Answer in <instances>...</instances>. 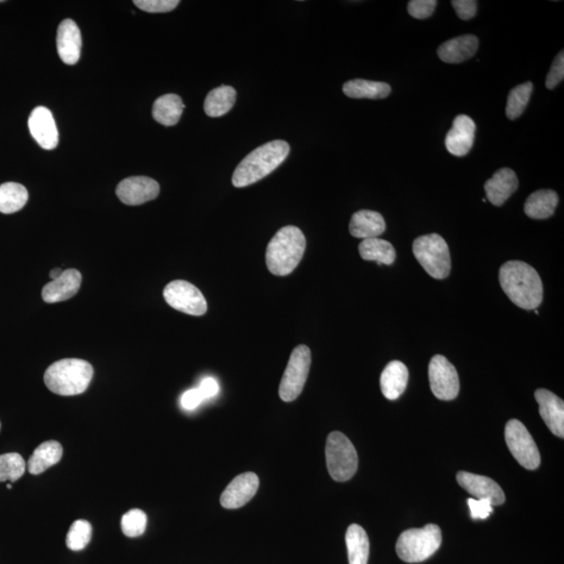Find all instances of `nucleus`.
Returning <instances> with one entry per match:
<instances>
[{
	"mask_svg": "<svg viewBox=\"0 0 564 564\" xmlns=\"http://www.w3.org/2000/svg\"><path fill=\"white\" fill-rule=\"evenodd\" d=\"M413 253L432 278L444 279L449 275V249L441 235L432 234L417 237L413 243Z\"/></svg>",
	"mask_w": 564,
	"mask_h": 564,
	"instance_id": "nucleus-6",
	"label": "nucleus"
},
{
	"mask_svg": "<svg viewBox=\"0 0 564 564\" xmlns=\"http://www.w3.org/2000/svg\"><path fill=\"white\" fill-rule=\"evenodd\" d=\"M27 468L23 457L17 453L0 455V482H16Z\"/></svg>",
	"mask_w": 564,
	"mask_h": 564,
	"instance_id": "nucleus-33",
	"label": "nucleus"
},
{
	"mask_svg": "<svg viewBox=\"0 0 564 564\" xmlns=\"http://www.w3.org/2000/svg\"><path fill=\"white\" fill-rule=\"evenodd\" d=\"M62 273H63L62 269L59 268H56V269H52V271H50L49 276H50V278H52V280H55V279H58L60 276L62 275Z\"/></svg>",
	"mask_w": 564,
	"mask_h": 564,
	"instance_id": "nucleus-43",
	"label": "nucleus"
},
{
	"mask_svg": "<svg viewBox=\"0 0 564 564\" xmlns=\"http://www.w3.org/2000/svg\"><path fill=\"white\" fill-rule=\"evenodd\" d=\"M475 130L472 118L464 115L457 116L445 138V147L449 152L456 157L467 155L474 146Z\"/></svg>",
	"mask_w": 564,
	"mask_h": 564,
	"instance_id": "nucleus-16",
	"label": "nucleus"
},
{
	"mask_svg": "<svg viewBox=\"0 0 564 564\" xmlns=\"http://www.w3.org/2000/svg\"><path fill=\"white\" fill-rule=\"evenodd\" d=\"M409 380V372L404 363H389L380 376V389L389 400H397L404 394Z\"/></svg>",
	"mask_w": 564,
	"mask_h": 564,
	"instance_id": "nucleus-22",
	"label": "nucleus"
},
{
	"mask_svg": "<svg viewBox=\"0 0 564 564\" xmlns=\"http://www.w3.org/2000/svg\"><path fill=\"white\" fill-rule=\"evenodd\" d=\"M81 284V275L78 269L63 271L58 279L49 282L42 290V298L47 303H61L77 295Z\"/></svg>",
	"mask_w": 564,
	"mask_h": 564,
	"instance_id": "nucleus-19",
	"label": "nucleus"
},
{
	"mask_svg": "<svg viewBox=\"0 0 564 564\" xmlns=\"http://www.w3.org/2000/svg\"><path fill=\"white\" fill-rule=\"evenodd\" d=\"M345 539H346L349 564H367L370 545L366 531L359 525H350Z\"/></svg>",
	"mask_w": 564,
	"mask_h": 564,
	"instance_id": "nucleus-30",
	"label": "nucleus"
},
{
	"mask_svg": "<svg viewBox=\"0 0 564 564\" xmlns=\"http://www.w3.org/2000/svg\"><path fill=\"white\" fill-rule=\"evenodd\" d=\"M305 236L295 226H286L269 241L266 252L269 271L276 276H286L297 268L305 252Z\"/></svg>",
	"mask_w": 564,
	"mask_h": 564,
	"instance_id": "nucleus-3",
	"label": "nucleus"
},
{
	"mask_svg": "<svg viewBox=\"0 0 564 564\" xmlns=\"http://www.w3.org/2000/svg\"><path fill=\"white\" fill-rule=\"evenodd\" d=\"M167 304L173 309L191 316H203L207 312V303L197 286L185 280L169 282L163 291Z\"/></svg>",
	"mask_w": 564,
	"mask_h": 564,
	"instance_id": "nucleus-10",
	"label": "nucleus"
},
{
	"mask_svg": "<svg viewBox=\"0 0 564 564\" xmlns=\"http://www.w3.org/2000/svg\"><path fill=\"white\" fill-rule=\"evenodd\" d=\"M429 380L432 394L440 400H453L460 391L459 376L447 357L432 356L429 366Z\"/></svg>",
	"mask_w": 564,
	"mask_h": 564,
	"instance_id": "nucleus-11",
	"label": "nucleus"
},
{
	"mask_svg": "<svg viewBox=\"0 0 564 564\" xmlns=\"http://www.w3.org/2000/svg\"><path fill=\"white\" fill-rule=\"evenodd\" d=\"M487 199L494 206L503 205L518 188L517 175L511 168H500L486 181Z\"/></svg>",
	"mask_w": 564,
	"mask_h": 564,
	"instance_id": "nucleus-20",
	"label": "nucleus"
},
{
	"mask_svg": "<svg viewBox=\"0 0 564 564\" xmlns=\"http://www.w3.org/2000/svg\"><path fill=\"white\" fill-rule=\"evenodd\" d=\"M184 107L177 94H165L155 100L153 117L157 123L172 127L180 121Z\"/></svg>",
	"mask_w": 564,
	"mask_h": 564,
	"instance_id": "nucleus-27",
	"label": "nucleus"
},
{
	"mask_svg": "<svg viewBox=\"0 0 564 564\" xmlns=\"http://www.w3.org/2000/svg\"><path fill=\"white\" fill-rule=\"evenodd\" d=\"M326 464L332 479L346 482L353 478L359 466V457L349 439L340 432H332L325 448Z\"/></svg>",
	"mask_w": 564,
	"mask_h": 564,
	"instance_id": "nucleus-7",
	"label": "nucleus"
},
{
	"mask_svg": "<svg viewBox=\"0 0 564 564\" xmlns=\"http://www.w3.org/2000/svg\"><path fill=\"white\" fill-rule=\"evenodd\" d=\"M451 4L454 6L457 17L462 21H470L475 16L476 10H478V3L474 0H453Z\"/></svg>",
	"mask_w": 564,
	"mask_h": 564,
	"instance_id": "nucleus-40",
	"label": "nucleus"
},
{
	"mask_svg": "<svg viewBox=\"0 0 564 564\" xmlns=\"http://www.w3.org/2000/svg\"><path fill=\"white\" fill-rule=\"evenodd\" d=\"M28 200L29 192L23 185L15 182H6L0 185V212L4 215L22 209Z\"/></svg>",
	"mask_w": 564,
	"mask_h": 564,
	"instance_id": "nucleus-31",
	"label": "nucleus"
},
{
	"mask_svg": "<svg viewBox=\"0 0 564 564\" xmlns=\"http://www.w3.org/2000/svg\"><path fill=\"white\" fill-rule=\"evenodd\" d=\"M533 88L534 86H533L532 81H526L524 84L514 87L510 91L509 96H508L506 115L511 121L523 115L529 104Z\"/></svg>",
	"mask_w": 564,
	"mask_h": 564,
	"instance_id": "nucleus-32",
	"label": "nucleus"
},
{
	"mask_svg": "<svg viewBox=\"0 0 564 564\" xmlns=\"http://www.w3.org/2000/svg\"><path fill=\"white\" fill-rule=\"evenodd\" d=\"M236 91L231 86H219L212 90L205 98L204 110L210 117H219L228 113L235 106Z\"/></svg>",
	"mask_w": 564,
	"mask_h": 564,
	"instance_id": "nucleus-28",
	"label": "nucleus"
},
{
	"mask_svg": "<svg viewBox=\"0 0 564 564\" xmlns=\"http://www.w3.org/2000/svg\"><path fill=\"white\" fill-rule=\"evenodd\" d=\"M259 487L260 479L255 474H238L222 493L221 505L226 509H237L252 500Z\"/></svg>",
	"mask_w": 564,
	"mask_h": 564,
	"instance_id": "nucleus-15",
	"label": "nucleus"
},
{
	"mask_svg": "<svg viewBox=\"0 0 564 564\" xmlns=\"http://www.w3.org/2000/svg\"><path fill=\"white\" fill-rule=\"evenodd\" d=\"M442 543L441 530L430 524L422 529H410L401 533L397 543V555L407 563L423 562L436 553Z\"/></svg>",
	"mask_w": 564,
	"mask_h": 564,
	"instance_id": "nucleus-5",
	"label": "nucleus"
},
{
	"mask_svg": "<svg viewBox=\"0 0 564 564\" xmlns=\"http://www.w3.org/2000/svg\"><path fill=\"white\" fill-rule=\"evenodd\" d=\"M81 30L72 19L63 21L56 34V49L60 59L67 65L78 63L81 56Z\"/></svg>",
	"mask_w": 564,
	"mask_h": 564,
	"instance_id": "nucleus-18",
	"label": "nucleus"
},
{
	"mask_svg": "<svg viewBox=\"0 0 564 564\" xmlns=\"http://www.w3.org/2000/svg\"><path fill=\"white\" fill-rule=\"evenodd\" d=\"M290 144L285 141H269L244 157L232 175L237 188L252 185L278 168L290 154Z\"/></svg>",
	"mask_w": 564,
	"mask_h": 564,
	"instance_id": "nucleus-2",
	"label": "nucleus"
},
{
	"mask_svg": "<svg viewBox=\"0 0 564 564\" xmlns=\"http://www.w3.org/2000/svg\"><path fill=\"white\" fill-rule=\"evenodd\" d=\"M63 448L58 441H46L39 445L28 462L29 472L31 474H40L61 460Z\"/></svg>",
	"mask_w": 564,
	"mask_h": 564,
	"instance_id": "nucleus-26",
	"label": "nucleus"
},
{
	"mask_svg": "<svg viewBox=\"0 0 564 564\" xmlns=\"http://www.w3.org/2000/svg\"><path fill=\"white\" fill-rule=\"evenodd\" d=\"M350 235L367 240L381 235L386 231L385 218L380 212L360 210L355 213L349 223Z\"/></svg>",
	"mask_w": 564,
	"mask_h": 564,
	"instance_id": "nucleus-23",
	"label": "nucleus"
},
{
	"mask_svg": "<svg viewBox=\"0 0 564 564\" xmlns=\"http://www.w3.org/2000/svg\"><path fill=\"white\" fill-rule=\"evenodd\" d=\"M359 252L363 260L376 261L380 265L390 266L397 259L393 244L378 237L363 240Z\"/></svg>",
	"mask_w": 564,
	"mask_h": 564,
	"instance_id": "nucleus-29",
	"label": "nucleus"
},
{
	"mask_svg": "<svg viewBox=\"0 0 564 564\" xmlns=\"http://www.w3.org/2000/svg\"><path fill=\"white\" fill-rule=\"evenodd\" d=\"M198 389L204 399L216 397L219 390L218 381L212 378L205 379Z\"/></svg>",
	"mask_w": 564,
	"mask_h": 564,
	"instance_id": "nucleus-42",
	"label": "nucleus"
},
{
	"mask_svg": "<svg viewBox=\"0 0 564 564\" xmlns=\"http://www.w3.org/2000/svg\"><path fill=\"white\" fill-rule=\"evenodd\" d=\"M478 38L474 35H463L441 44L438 48V56L444 63L459 64V63L473 58L478 52Z\"/></svg>",
	"mask_w": 564,
	"mask_h": 564,
	"instance_id": "nucleus-21",
	"label": "nucleus"
},
{
	"mask_svg": "<svg viewBox=\"0 0 564 564\" xmlns=\"http://www.w3.org/2000/svg\"><path fill=\"white\" fill-rule=\"evenodd\" d=\"M93 376L90 363L80 359H64L50 365L44 382L55 394L73 397L84 393L90 387Z\"/></svg>",
	"mask_w": 564,
	"mask_h": 564,
	"instance_id": "nucleus-4",
	"label": "nucleus"
},
{
	"mask_svg": "<svg viewBox=\"0 0 564 564\" xmlns=\"http://www.w3.org/2000/svg\"><path fill=\"white\" fill-rule=\"evenodd\" d=\"M343 92L350 98L382 99L391 93V86L384 81L355 79L343 85Z\"/></svg>",
	"mask_w": 564,
	"mask_h": 564,
	"instance_id": "nucleus-24",
	"label": "nucleus"
},
{
	"mask_svg": "<svg viewBox=\"0 0 564 564\" xmlns=\"http://www.w3.org/2000/svg\"><path fill=\"white\" fill-rule=\"evenodd\" d=\"M535 398L539 405V413L549 430L557 437H564V404L563 400L547 389H538Z\"/></svg>",
	"mask_w": 564,
	"mask_h": 564,
	"instance_id": "nucleus-17",
	"label": "nucleus"
},
{
	"mask_svg": "<svg viewBox=\"0 0 564 564\" xmlns=\"http://www.w3.org/2000/svg\"><path fill=\"white\" fill-rule=\"evenodd\" d=\"M6 488L11 489V488H12V485H11V484H8V485H6Z\"/></svg>",
	"mask_w": 564,
	"mask_h": 564,
	"instance_id": "nucleus-44",
	"label": "nucleus"
},
{
	"mask_svg": "<svg viewBox=\"0 0 564 564\" xmlns=\"http://www.w3.org/2000/svg\"><path fill=\"white\" fill-rule=\"evenodd\" d=\"M436 5V0H411L409 4H407V11L414 18L426 19L432 15Z\"/></svg>",
	"mask_w": 564,
	"mask_h": 564,
	"instance_id": "nucleus-37",
	"label": "nucleus"
},
{
	"mask_svg": "<svg viewBox=\"0 0 564 564\" xmlns=\"http://www.w3.org/2000/svg\"><path fill=\"white\" fill-rule=\"evenodd\" d=\"M467 504L473 519H486L493 512V506L486 500L468 499Z\"/></svg>",
	"mask_w": 564,
	"mask_h": 564,
	"instance_id": "nucleus-39",
	"label": "nucleus"
},
{
	"mask_svg": "<svg viewBox=\"0 0 564 564\" xmlns=\"http://www.w3.org/2000/svg\"><path fill=\"white\" fill-rule=\"evenodd\" d=\"M457 481L460 486L476 500H486L492 506H500L505 503L503 489L497 482L484 475L459 472L457 474Z\"/></svg>",
	"mask_w": 564,
	"mask_h": 564,
	"instance_id": "nucleus-13",
	"label": "nucleus"
},
{
	"mask_svg": "<svg viewBox=\"0 0 564 564\" xmlns=\"http://www.w3.org/2000/svg\"><path fill=\"white\" fill-rule=\"evenodd\" d=\"M560 198L554 191L539 190L530 194L525 203V213L531 218L545 219L554 215Z\"/></svg>",
	"mask_w": 564,
	"mask_h": 564,
	"instance_id": "nucleus-25",
	"label": "nucleus"
},
{
	"mask_svg": "<svg viewBox=\"0 0 564 564\" xmlns=\"http://www.w3.org/2000/svg\"><path fill=\"white\" fill-rule=\"evenodd\" d=\"M564 78V53L563 50L556 56V58L551 64L550 72L545 80V86L548 90H551L557 85H560Z\"/></svg>",
	"mask_w": 564,
	"mask_h": 564,
	"instance_id": "nucleus-38",
	"label": "nucleus"
},
{
	"mask_svg": "<svg viewBox=\"0 0 564 564\" xmlns=\"http://www.w3.org/2000/svg\"><path fill=\"white\" fill-rule=\"evenodd\" d=\"M147 514L141 509H132L122 517V530L128 537H138L147 529Z\"/></svg>",
	"mask_w": 564,
	"mask_h": 564,
	"instance_id": "nucleus-35",
	"label": "nucleus"
},
{
	"mask_svg": "<svg viewBox=\"0 0 564 564\" xmlns=\"http://www.w3.org/2000/svg\"><path fill=\"white\" fill-rule=\"evenodd\" d=\"M91 536L92 526L90 523L84 519L75 520L67 533V548L72 551L84 550L90 543Z\"/></svg>",
	"mask_w": 564,
	"mask_h": 564,
	"instance_id": "nucleus-34",
	"label": "nucleus"
},
{
	"mask_svg": "<svg viewBox=\"0 0 564 564\" xmlns=\"http://www.w3.org/2000/svg\"><path fill=\"white\" fill-rule=\"evenodd\" d=\"M29 129L31 136L44 150H54L59 143V132L53 116L47 107H37L29 117Z\"/></svg>",
	"mask_w": 564,
	"mask_h": 564,
	"instance_id": "nucleus-14",
	"label": "nucleus"
},
{
	"mask_svg": "<svg viewBox=\"0 0 564 564\" xmlns=\"http://www.w3.org/2000/svg\"><path fill=\"white\" fill-rule=\"evenodd\" d=\"M0 426H2V425H0Z\"/></svg>",
	"mask_w": 564,
	"mask_h": 564,
	"instance_id": "nucleus-45",
	"label": "nucleus"
},
{
	"mask_svg": "<svg viewBox=\"0 0 564 564\" xmlns=\"http://www.w3.org/2000/svg\"><path fill=\"white\" fill-rule=\"evenodd\" d=\"M311 363V350L305 345H300L293 350L279 386V397L286 403L296 399L303 392Z\"/></svg>",
	"mask_w": 564,
	"mask_h": 564,
	"instance_id": "nucleus-8",
	"label": "nucleus"
},
{
	"mask_svg": "<svg viewBox=\"0 0 564 564\" xmlns=\"http://www.w3.org/2000/svg\"><path fill=\"white\" fill-rule=\"evenodd\" d=\"M160 186L152 178L130 177L124 179L116 187V196L125 205L136 206L149 202L158 197Z\"/></svg>",
	"mask_w": 564,
	"mask_h": 564,
	"instance_id": "nucleus-12",
	"label": "nucleus"
},
{
	"mask_svg": "<svg viewBox=\"0 0 564 564\" xmlns=\"http://www.w3.org/2000/svg\"><path fill=\"white\" fill-rule=\"evenodd\" d=\"M179 0H135L138 9L148 13H167L177 8Z\"/></svg>",
	"mask_w": 564,
	"mask_h": 564,
	"instance_id": "nucleus-36",
	"label": "nucleus"
},
{
	"mask_svg": "<svg viewBox=\"0 0 564 564\" xmlns=\"http://www.w3.org/2000/svg\"><path fill=\"white\" fill-rule=\"evenodd\" d=\"M203 400L204 397L199 391V389H192V390H188L182 395L181 406H184L185 410H193L196 409Z\"/></svg>",
	"mask_w": 564,
	"mask_h": 564,
	"instance_id": "nucleus-41",
	"label": "nucleus"
},
{
	"mask_svg": "<svg viewBox=\"0 0 564 564\" xmlns=\"http://www.w3.org/2000/svg\"><path fill=\"white\" fill-rule=\"evenodd\" d=\"M505 439L510 453L523 467L534 470L541 466V454L534 439L517 419L508 422Z\"/></svg>",
	"mask_w": 564,
	"mask_h": 564,
	"instance_id": "nucleus-9",
	"label": "nucleus"
},
{
	"mask_svg": "<svg viewBox=\"0 0 564 564\" xmlns=\"http://www.w3.org/2000/svg\"><path fill=\"white\" fill-rule=\"evenodd\" d=\"M500 284L512 303L520 309L535 310L543 303L541 276L528 263L511 261L500 269Z\"/></svg>",
	"mask_w": 564,
	"mask_h": 564,
	"instance_id": "nucleus-1",
	"label": "nucleus"
}]
</instances>
